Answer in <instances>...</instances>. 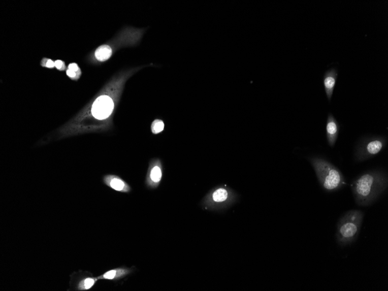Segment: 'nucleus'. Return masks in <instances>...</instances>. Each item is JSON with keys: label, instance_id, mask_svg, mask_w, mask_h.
I'll return each mask as SVG.
<instances>
[{"label": "nucleus", "instance_id": "obj_1", "mask_svg": "<svg viewBox=\"0 0 388 291\" xmlns=\"http://www.w3.org/2000/svg\"><path fill=\"white\" fill-rule=\"evenodd\" d=\"M387 181L383 170H374L358 177L351 185L355 203L361 207L373 204L386 191Z\"/></svg>", "mask_w": 388, "mask_h": 291}, {"label": "nucleus", "instance_id": "obj_2", "mask_svg": "<svg viewBox=\"0 0 388 291\" xmlns=\"http://www.w3.org/2000/svg\"><path fill=\"white\" fill-rule=\"evenodd\" d=\"M309 161L316 172L319 183L326 191H338L346 184L343 174L329 161L318 157H310Z\"/></svg>", "mask_w": 388, "mask_h": 291}, {"label": "nucleus", "instance_id": "obj_3", "mask_svg": "<svg viewBox=\"0 0 388 291\" xmlns=\"http://www.w3.org/2000/svg\"><path fill=\"white\" fill-rule=\"evenodd\" d=\"M364 213L359 210H351L339 219L336 240L341 246L349 245L357 240L363 221Z\"/></svg>", "mask_w": 388, "mask_h": 291}, {"label": "nucleus", "instance_id": "obj_4", "mask_svg": "<svg viewBox=\"0 0 388 291\" xmlns=\"http://www.w3.org/2000/svg\"><path fill=\"white\" fill-rule=\"evenodd\" d=\"M387 139L385 137L375 136L364 139L355 149V160L364 161L377 155L385 147Z\"/></svg>", "mask_w": 388, "mask_h": 291}, {"label": "nucleus", "instance_id": "obj_5", "mask_svg": "<svg viewBox=\"0 0 388 291\" xmlns=\"http://www.w3.org/2000/svg\"><path fill=\"white\" fill-rule=\"evenodd\" d=\"M115 103L114 98L108 94L99 95L93 102L91 115L94 119L105 121L110 118L114 112Z\"/></svg>", "mask_w": 388, "mask_h": 291}, {"label": "nucleus", "instance_id": "obj_6", "mask_svg": "<svg viewBox=\"0 0 388 291\" xmlns=\"http://www.w3.org/2000/svg\"><path fill=\"white\" fill-rule=\"evenodd\" d=\"M163 176V168L161 161L159 158L151 160L145 179L147 187L155 189L158 187Z\"/></svg>", "mask_w": 388, "mask_h": 291}, {"label": "nucleus", "instance_id": "obj_7", "mask_svg": "<svg viewBox=\"0 0 388 291\" xmlns=\"http://www.w3.org/2000/svg\"><path fill=\"white\" fill-rule=\"evenodd\" d=\"M98 280V278L86 276L82 272H75L71 275V288L74 290H88L94 286Z\"/></svg>", "mask_w": 388, "mask_h": 291}, {"label": "nucleus", "instance_id": "obj_8", "mask_svg": "<svg viewBox=\"0 0 388 291\" xmlns=\"http://www.w3.org/2000/svg\"><path fill=\"white\" fill-rule=\"evenodd\" d=\"M104 183L115 191L122 193H128L132 188L122 178L113 175H107L103 177Z\"/></svg>", "mask_w": 388, "mask_h": 291}, {"label": "nucleus", "instance_id": "obj_9", "mask_svg": "<svg viewBox=\"0 0 388 291\" xmlns=\"http://www.w3.org/2000/svg\"><path fill=\"white\" fill-rule=\"evenodd\" d=\"M339 124L332 114H329L326 124V134L327 141L331 147H333L338 139Z\"/></svg>", "mask_w": 388, "mask_h": 291}, {"label": "nucleus", "instance_id": "obj_10", "mask_svg": "<svg viewBox=\"0 0 388 291\" xmlns=\"http://www.w3.org/2000/svg\"><path fill=\"white\" fill-rule=\"evenodd\" d=\"M338 75V73L336 69L332 68L327 71L324 76V78H323L325 90L327 99H328L329 102H331V98H332L333 95Z\"/></svg>", "mask_w": 388, "mask_h": 291}, {"label": "nucleus", "instance_id": "obj_11", "mask_svg": "<svg viewBox=\"0 0 388 291\" xmlns=\"http://www.w3.org/2000/svg\"><path fill=\"white\" fill-rule=\"evenodd\" d=\"M132 272L133 271L131 269L126 268H116L109 270L97 278H98L99 280H118L121 278L126 277L127 275L132 273Z\"/></svg>", "mask_w": 388, "mask_h": 291}, {"label": "nucleus", "instance_id": "obj_12", "mask_svg": "<svg viewBox=\"0 0 388 291\" xmlns=\"http://www.w3.org/2000/svg\"><path fill=\"white\" fill-rule=\"evenodd\" d=\"M112 51L111 47L103 45L97 48L95 52V58L100 62L106 61L112 55Z\"/></svg>", "mask_w": 388, "mask_h": 291}, {"label": "nucleus", "instance_id": "obj_13", "mask_svg": "<svg viewBox=\"0 0 388 291\" xmlns=\"http://www.w3.org/2000/svg\"><path fill=\"white\" fill-rule=\"evenodd\" d=\"M228 192L224 188H219L216 190L212 195V199L216 203H221L227 200Z\"/></svg>", "mask_w": 388, "mask_h": 291}, {"label": "nucleus", "instance_id": "obj_14", "mask_svg": "<svg viewBox=\"0 0 388 291\" xmlns=\"http://www.w3.org/2000/svg\"><path fill=\"white\" fill-rule=\"evenodd\" d=\"M165 124L160 119H155L151 124V129L153 135H158L164 130Z\"/></svg>", "mask_w": 388, "mask_h": 291}, {"label": "nucleus", "instance_id": "obj_15", "mask_svg": "<svg viewBox=\"0 0 388 291\" xmlns=\"http://www.w3.org/2000/svg\"><path fill=\"white\" fill-rule=\"evenodd\" d=\"M68 70L74 71L76 72L79 73V74H81L79 67H78V64L75 63H71L68 67Z\"/></svg>", "mask_w": 388, "mask_h": 291}, {"label": "nucleus", "instance_id": "obj_16", "mask_svg": "<svg viewBox=\"0 0 388 291\" xmlns=\"http://www.w3.org/2000/svg\"><path fill=\"white\" fill-rule=\"evenodd\" d=\"M67 74L69 77H70V78L72 79H75L77 78V77H79L80 75V74H79V73L70 70H68L67 71Z\"/></svg>", "mask_w": 388, "mask_h": 291}, {"label": "nucleus", "instance_id": "obj_17", "mask_svg": "<svg viewBox=\"0 0 388 291\" xmlns=\"http://www.w3.org/2000/svg\"><path fill=\"white\" fill-rule=\"evenodd\" d=\"M55 67L57 68L58 70H62L63 68H64V64L62 60H57L55 62Z\"/></svg>", "mask_w": 388, "mask_h": 291}, {"label": "nucleus", "instance_id": "obj_18", "mask_svg": "<svg viewBox=\"0 0 388 291\" xmlns=\"http://www.w3.org/2000/svg\"><path fill=\"white\" fill-rule=\"evenodd\" d=\"M46 67L49 68H54L55 67V62L54 61H52V60L49 59L48 60L47 62Z\"/></svg>", "mask_w": 388, "mask_h": 291}]
</instances>
